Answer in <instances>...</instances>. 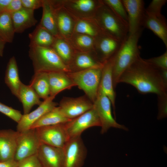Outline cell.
Instances as JSON below:
<instances>
[{
	"instance_id": "1",
	"label": "cell",
	"mask_w": 167,
	"mask_h": 167,
	"mask_svg": "<svg viewBox=\"0 0 167 167\" xmlns=\"http://www.w3.org/2000/svg\"><path fill=\"white\" fill-rule=\"evenodd\" d=\"M120 83L132 85L142 94L158 96L167 93V83L162 78L161 69L140 56L122 73L118 80Z\"/></svg>"
},
{
	"instance_id": "2",
	"label": "cell",
	"mask_w": 167,
	"mask_h": 167,
	"mask_svg": "<svg viewBox=\"0 0 167 167\" xmlns=\"http://www.w3.org/2000/svg\"><path fill=\"white\" fill-rule=\"evenodd\" d=\"M143 29L133 34L128 35L114 55L113 70L114 89L118 84L119 78L122 73L140 57L138 42Z\"/></svg>"
},
{
	"instance_id": "3",
	"label": "cell",
	"mask_w": 167,
	"mask_h": 167,
	"mask_svg": "<svg viewBox=\"0 0 167 167\" xmlns=\"http://www.w3.org/2000/svg\"><path fill=\"white\" fill-rule=\"evenodd\" d=\"M93 18L102 33L122 42L127 36L128 24L103 2Z\"/></svg>"
},
{
	"instance_id": "4",
	"label": "cell",
	"mask_w": 167,
	"mask_h": 167,
	"mask_svg": "<svg viewBox=\"0 0 167 167\" xmlns=\"http://www.w3.org/2000/svg\"><path fill=\"white\" fill-rule=\"evenodd\" d=\"M29 48L28 55L32 62L34 73L70 72L68 66L52 48L32 46Z\"/></svg>"
},
{
	"instance_id": "5",
	"label": "cell",
	"mask_w": 167,
	"mask_h": 167,
	"mask_svg": "<svg viewBox=\"0 0 167 167\" xmlns=\"http://www.w3.org/2000/svg\"><path fill=\"white\" fill-rule=\"evenodd\" d=\"M102 68L67 73L75 86L83 90L85 95L93 103L97 95Z\"/></svg>"
},
{
	"instance_id": "6",
	"label": "cell",
	"mask_w": 167,
	"mask_h": 167,
	"mask_svg": "<svg viewBox=\"0 0 167 167\" xmlns=\"http://www.w3.org/2000/svg\"><path fill=\"white\" fill-rule=\"evenodd\" d=\"M93 108L96 111L101 123V133L104 134L111 127L127 131L124 126L118 123L113 118L111 112V103L106 95L99 88L96 98L93 102Z\"/></svg>"
},
{
	"instance_id": "7",
	"label": "cell",
	"mask_w": 167,
	"mask_h": 167,
	"mask_svg": "<svg viewBox=\"0 0 167 167\" xmlns=\"http://www.w3.org/2000/svg\"><path fill=\"white\" fill-rule=\"evenodd\" d=\"M66 123L35 129L41 143L63 148L70 138L66 129Z\"/></svg>"
},
{
	"instance_id": "8",
	"label": "cell",
	"mask_w": 167,
	"mask_h": 167,
	"mask_svg": "<svg viewBox=\"0 0 167 167\" xmlns=\"http://www.w3.org/2000/svg\"><path fill=\"white\" fill-rule=\"evenodd\" d=\"M57 3L66 9L77 19L93 18L102 0H56Z\"/></svg>"
},
{
	"instance_id": "9",
	"label": "cell",
	"mask_w": 167,
	"mask_h": 167,
	"mask_svg": "<svg viewBox=\"0 0 167 167\" xmlns=\"http://www.w3.org/2000/svg\"><path fill=\"white\" fill-rule=\"evenodd\" d=\"M63 167H82L87 155L86 147L81 136L70 138L63 148Z\"/></svg>"
},
{
	"instance_id": "10",
	"label": "cell",
	"mask_w": 167,
	"mask_h": 167,
	"mask_svg": "<svg viewBox=\"0 0 167 167\" xmlns=\"http://www.w3.org/2000/svg\"><path fill=\"white\" fill-rule=\"evenodd\" d=\"M18 132L17 147L14 157V160L18 162L36 154L41 143L35 129H30L23 132Z\"/></svg>"
},
{
	"instance_id": "11",
	"label": "cell",
	"mask_w": 167,
	"mask_h": 167,
	"mask_svg": "<svg viewBox=\"0 0 167 167\" xmlns=\"http://www.w3.org/2000/svg\"><path fill=\"white\" fill-rule=\"evenodd\" d=\"M93 103L85 95L77 97H63L59 106L67 118L72 120L93 108Z\"/></svg>"
},
{
	"instance_id": "12",
	"label": "cell",
	"mask_w": 167,
	"mask_h": 167,
	"mask_svg": "<svg viewBox=\"0 0 167 167\" xmlns=\"http://www.w3.org/2000/svg\"><path fill=\"white\" fill-rule=\"evenodd\" d=\"M66 129L70 138L81 136L86 129L93 126H100L98 116L93 108L66 123Z\"/></svg>"
},
{
	"instance_id": "13",
	"label": "cell",
	"mask_w": 167,
	"mask_h": 167,
	"mask_svg": "<svg viewBox=\"0 0 167 167\" xmlns=\"http://www.w3.org/2000/svg\"><path fill=\"white\" fill-rule=\"evenodd\" d=\"M128 17L129 35L143 29L141 24L145 13L144 2L143 0H122Z\"/></svg>"
},
{
	"instance_id": "14",
	"label": "cell",
	"mask_w": 167,
	"mask_h": 167,
	"mask_svg": "<svg viewBox=\"0 0 167 167\" xmlns=\"http://www.w3.org/2000/svg\"><path fill=\"white\" fill-rule=\"evenodd\" d=\"M122 43L101 33L95 38L94 52L100 61L104 63L116 53Z\"/></svg>"
},
{
	"instance_id": "15",
	"label": "cell",
	"mask_w": 167,
	"mask_h": 167,
	"mask_svg": "<svg viewBox=\"0 0 167 167\" xmlns=\"http://www.w3.org/2000/svg\"><path fill=\"white\" fill-rule=\"evenodd\" d=\"M55 9L56 23L60 36L68 40L74 33L77 19L56 0H51Z\"/></svg>"
},
{
	"instance_id": "16",
	"label": "cell",
	"mask_w": 167,
	"mask_h": 167,
	"mask_svg": "<svg viewBox=\"0 0 167 167\" xmlns=\"http://www.w3.org/2000/svg\"><path fill=\"white\" fill-rule=\"evenodd\" d=\"M54 99L49 96L44 100L36 109L28 114L22 115L17 123L16 131L21 132L30 129L43 115L57 107L58 104L53 101Z\"/></svg>"
},
{
	"instance_id": "17",
	"label": "cell",
	"mask_w": 167,
	"mask_h": 167,
	"mask_svg": "<svg viewBox=\"0 0 167 167\" xmlns=\"http://www.w3.org/2000/svg\"><path fill=\"white\" fill-rule=\"evenodd\" d=\"M37 154L42 167H63V148L41 143Z\"/></svg>"
},
{
	"instance_id": "18",
	"label": "cell",
	"mask_w": 167,
	"mask_h": 167,
	"mask_svg": "<svg viewBox=\"0 0 167 167\" xmlns=\"http://www.w3.org/2000/svg\"><path fill=\"white\" fill-rule=\"evenodd\" d=\"M104 64L98 60L94 51L81 52L75 50L68 67L69 72H75L91 69L102 68Z\"/></svg>"
},
{
	"instance_id": "19",
	"label": "cell",
	"mask_w": 167,
	"mask_h": 167,
	"mask_svg": "<svg viewBox=\"0 0 167 167\" xmlns=\"http://www.w3.org/2000/svg\"><path fill=\"white\" fill-rule=\"evenodd\" d=\"M142 27L152 31L167 47V24L166 18L162 15H157L145 11L143 18Z\"/></svg>"
},
{
	"instance_id": "20",
	"label": "cell",
	"mask_w": 167,
	"mask_h": 167,
	"mask_svg": "<svg viewBox=\"0 0 167 167\" xmlns=\"http://www.w3.org/2000/svg\"><path fill=\"white\" fill-rule=\"evenodd\" d=\"M18 133L11 129L0 130V161L14 160Z\"/></svg>"
},
{
	"instance_id": "21",
	"label": "cell",
	"mask_w": 167,
	"mask_h": 167,
	"mask_svg": "<svg viewBox=\"0 0 167 167\" xmlns=\"http://www.w3.org/2000/svg\"><path fill=\"white\" fill-rule=\"evenodd\" d=\"M114 55L105 62L101 69L100 88L110 100L115 115L116 94L113 81V70Z\"/></svg>"
},
{
	"instance_id": "22",
	"label": "cell",
	"mask_w": 167,
	"mask_h": 167,
	"mask_svg": "<svg viewBox=\"0 0 167 167\" xmlns=\"http://www.w3.org/2000/svg\"><path fill=\"white\" fill-rule=\"evenodd\" d=\"M48 73L50 88L49 96L54 99L60 92L71 89L75 86L66 72L55 71Z\"/></svg>"
},
{
	"instance_id": "23",
	"label": "cell",
	"mask_w": 167,
	"mask_h": 167,
	"mask_svg": "<svg viewBox=\"0 0 167 167\" xmlns=\"http://www.w3.org/2000/svg\"><path fill=\"white\" fill-rule=\"evenodd\" d=\"M11 15L15 33H22L37 22L34 17V11L23 7Z\"/></svg>"
},
{
	"instance_id": "24",
	"label": "cell",
	"mask_w": 167,
	"mask_h": 167,
	"mask_svg": "<svg viewBox=\"0 0 167 167\" xmlns=\"http://www.w3.org/2000/svg\"><path fill=\"white\" fill-rule=\"evenodd\" d=\"M42 15L39 24L55 37H60L57 27L55 9L51 0H42Z\"/></svg>"
},
{
	"instance_id": "25",
	"label": "cell",
	"mask_w": 167,
	"mask_h": 167,
	"mask_svg": "<svg viewBox=\"0 0 167 167\" xmlns=\"http://www.w3.org/2000/svg\"><path fill=\"white\" fill-rule=\"evenodd\" d=\"M5 82L12 93L18 98L22 82L19 79L17 63L14 56L10 59L7 64Z\"/></svg>"
},
{
	"instance_id": "26",
	"label": "cell",
	"mask_w": 167,
	"mask_h": 167,
	"mask_svg": "<svg viewBox=\"0 0 167 167\" xmlns=\"http://www.w3.org/2000/svg\"><path fill=\"white\" fill-rule=\"evenodd\" d=\"M18 98L22 103L24 114H28L35 105H40L42 101L33 89L29 85L22 83Z\"/></svg>"
},
{
	"instance_id": "27",
	"label": "cell",
	"mask_w": 167,
	"mask_h": 167,
	"mask_svg": "<svg viewBox=\"0 0 167 167\" xmlns=\"http://www.w3.org/2000/svg\"><path fill=\"white\" fill-rule=\"evenodd\" d=\"M29 47L38 46L51 48L56 37L39 24L28 34Z\"/></svg>"
},
{
	"instance_id": "28",
	"label": "cell",
	"mask_w": 167,
	"mask_h": 167,
	"mask_svg": "<svg viewBox=\"0 0 167 167\" xmlns=\"http://www.w3.org/2000/svg\"><path fill=\"white\" fill-rule=\"evenodd\" d=\"M71 120L66 118L59 107L57 106L43 115L33 124L30 129L64 123Z\"/></svg>"
},
{
	"instance_id": "29",
	"label": "cell",
	"mask_w": 167,
	"mask_h": 167,
	"mask_svg": "<svg viewBox=\"0 0 167 167\" xmlns=\"http://www.w3.org/2000/svg\"><path fill=\"white\" fill-rule=\"evenodd\" d=\"M51 48L68 67L75 51L69 41L61 36L56 37Z\"/></svg>"
},
{
	"instance_id": "30",
	"label": "cell",
	"mask_w": 167,
	"mask_h": 167,
	"mask_svg": "<svg viewBox=\"0 0 167 167\" xmlns=\"http://www.w3.org/2000/svg\"><path fill=\"white\" fill-rule=\"evenodd\" d=\"M29 85L33 89L40 98L44 100L49 97L50 88L48 73L40 72L34 73Z\"/></svg>"
},
{
	"instance_id": "31",
	"label": "cell",
	"mask_w": 167,
	"mask_h": 167,
	"mask_svg": "<svg viewBox=\"0 0 167 167\" xmlns=\"http://www.w3.org/2000/svg\"><path fill=\"white\" fill-rule=\"evenodd\" d=\"M74 33L86 35L94 38L102 33L93 18L77 19Z\"/></svg>"
},
{
	"instance_id": "32",
	"label": "cell",
	"mask_w": 167,
	"mask_h": 167,
	"mask_svg": "<svg viewBox=\"0 0 167 167\" xmlns=\"http://www.w3.org/2000/svg\"><path fill=\"white\" fill-rule=\"evenodd\" d=\"M68 41L76 51L81 52L94 51L95 38L91 36L73 33Z\"/></svg>"
},
{
	"instance_id": "33",
	"label": "cell",
	"mask_w": 167,
	"mask_h": 167,
	"mask_svg": "<svg viewBox=\"0 0 167 167\" xmlns=\"http://www.w3.org/2000/svg\"><path fill=\"white\" fill-rule=\"evenodd\" d=\"M15 33L11 14L6 12L0 13V37L6 43H11Z\"/></svg>"
},
{
	"instance_id": "34",
	"label": "cell",
	"mask_w": 167,
	"mask_h": 167,
	"mask_svg": "<svg viewBox=\"0 0 167 167\" xmlns=\"http://www.w3.org/2000/svg\"><path fill=\"white\" fill-rule=\"evenodd\" d=\"M102 1L116 15L128 24L127 15L122 0H103Z\"/></svg>"
},
{
	"instance_id": "35",
	"label": "cell",
	"mask_w": 167,
	"mask_h": 167,
	"mask_svg": "<svg viewBox=\"0 0 167 167\" xmlns=\"http://www.w3.org/2000/svg\"><path fill=\"white\" fill-rule=\"evenodd\" d=\"M0 112L7 116L17 123L22 114L20 111L0 102Z\"/></svg>"
},
{
	"instance_id": "36",
	"label": "cell",
	"mask_w": 167,
	"mask_h": 167,
	"mask_svg": "<svg viewBox=\"0 0 167 167\" xmlns=\"http://www.w3.org/2000/svg\"><path fill=\"white\" fill-rule=\"evenodd\" d=\"M157 96L158 113L157 118L161 119L167 116V93Z\"/></svg>"
},
{
	"instance_id": "37",
	"label": "cell",
	"mask_w": 167,
	"mask_h": 167,
	"mask_svg": "<svg viewBox=\"0 0 167 167\" xmlns=\"http://www.w3.org/2000/svg\"><path fill=\"white\" fill-rule=\"evenodd\" d=\"M167 2L166 0H153L145 9V11L150 14L161 15H162L161 13L162 7Z\"/></svg>"
},
{
	"instance_id": "38",
	"label": "cell",
	"mask_w": 167,
	"mask_h": 167,
	"mask_svg": "<svg viewBox=\"0 0 167 167\" xmlns=\"http://www.w3.org/2000/svg\"><path fill=\"white\" fill-rule=\"evenodd\" d=\"M18 167H42L37 154L18 162Z\"/></svg>"
},
{
	"instance_id": "39",
	"label": "cell",
	"mask_w": 167,
	"mask_h": 167,
	"mask_svg": "<svg viewBox=\"0 0 167 167\" xmlns=\"http://www.w3.org/2000/svg\"><path fill=\"white\" fill-rule=\"evenodd\" d=\"M148 62L161 69H167V50L160 56L146 59Z\"/></svg>"
},
{
	"instance_id": "40",
	"label": "cell",
	"mask_w": 167,
	"mask_h": 167,
	"mask_svg": "<svg viewBox=\"0 0 167 167\" xmlns=\"http://www.w3.org/2000/svg\"><path fill=\"white\" fill-rule=\"evenodd\" d=\"M23 7L34 11L42 7V0H21Z\"/></svg>"
},
{
	"instance_id": "41",
	"label": "cell",
	"mask_w": 167,
	"mask_h": 167,
	"mask_svg": "<svg viewBox=\"0 0 167 167\" xmlns=\"http://www.w3.org/2000/svg\"><path fill=\"white\" fill-rule=\"evenodd\" d=\"M23 7L21 0H11L4 12L11 14L19 11Z\"/></svg>"
},
{
	"instance_id": "42",
	"label": "cell",
	"mask_w": 167,
	"mask_h": 167,
	"mask_svg": "<svg viewBox=\"0 0 167 167\" xmlns=\"http://www.w3.org/2000/svg\"><path fill=\"white\" fill-rule=\"evenodd\" d=\"M18 162L14 160L0 161V167H18Z\"/></svg>"
},
{
	"instance_id": "43",
	"label": "cell",
	"mask_w": 167,
	"mask_h": 167,
	"mask_svg": "<svg viewBox=\"0 0 167 167\" xmlns=\"http://www.w3.org/2000/svg\"><path fill=\"white\" fill-rule=\"evenodd\" d=\"M11 0H0V13L5 11Z\"/></svg>"
},
{
	"instance_id": "44",
	"label": "cell",
	"mask_w": 167,
	"mask_h": 167,
	"mask_svg": "<svg viewBox=\"0 0 167 167\" xmlns=\"http://www.w3.org/2000/svg\"><path fill=\"white\" fill-rule=\"evenodd\" d=\"M6 43L0 37V56H3L4 50Z\"/></svg>"
},
{
	"instance_id": "45",
	"label": "cell",
	"mask_w": 167,
	"mask_h": 167,
	"mask_svg": "<svg viewBox=\"0 0 167 167\" xmlns=\"http://www.w3.org/2000/svg\"></svg>"
}]
</instances>
